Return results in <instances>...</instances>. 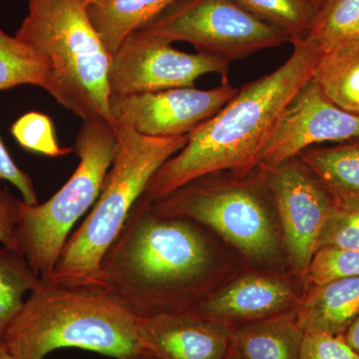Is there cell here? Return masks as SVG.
I'll list each match as a JSON object with an SVG mask.
<instances>
[{"label": "cell", "instance_id": "obj_1", "mask_svg": "<svg viewBox=\"0 0 359 359\" xmlns=\"http://www.w3.org/2000/svg\"><path fill=\"white\" fill-rule=\"evenodd\" d=\"M192 219L141 196L100 262L99 287L135 318L183 313L180 301L209 273L212 250Z\"/></svg>", "mask_w": 359, "mask_h": 359}, {"label": "cell", "instance_id": "obj_2", "mask_svg": "<svg viewBox=\"0 0 359 359\" xmlns=\"http://www.w3.org/2000/svg\"><path fill=\"white\" fill-rule=\"evenodd\" d=\"M292 45L282 66L244 85L214 117L189 135L185 147L156 172L143 197L156 201L205 175L226 170L245 174L257 166L278 117L311 79L321 55L304 39Z\"/></svg>", "mask_w": 359, "mask_h": 359}, {"label": "cell", "instance_id": "obj_3", "mask_svg": "<svg viewBox=\"0 0 359 359\" xmlns=\"http://www.w3.org/2000/svg\"><path fill=\"white\" fill-rule=\"evenodd\" d=\"M2 342L13 359H43L65 347L115 359H136L143 351L136 318L106 292L41 278Z\"/></svg>", "mask_w": 359, "mask_h": 359}, {"label": "cell", "instance_id": "obj_4", "mask_svg": "<svg viewBox=\"0 0 359 359\" xmlns=\"http://www.w3.org/2000/svg\"><path fill=\"white\" fill-rule=\"evenodd\" d=\"M115 155L100 195L81 226L70 235L51 275L45 278L59 285L100 290L104 252L156 172L185 147L190 135L160 138L122 125H115Z\"/></svg>", "mask_w": 359, "mask_h": 359}, {"label": "cell", "instance_id": "obj_5", "mask_svg": "<svg viewBox=\"0 0 359 359\" xmlns=\"http://www.w3.org/2000/svg\"><path fill=\"white\" fill-rule=\"evenodd\" d=\"M15 36L46 59L50 75L45 90L57 103L83 121L112 122L111 55L86 7L77 0H28Z\"/></svg>", "mask_w": 359, "mask_h": 359}, {"label": "cell", "instance_id": "obj_6", "mask_svg": "<svg viewBox=\"0 0 359 359\" xmlns=\"http://www.w3.org/2000/svg\"><path fill=\"white\" fill-rule=\"evenodd\" d=\"M115 125L106 120L83 121L75 149L74 173L42 204L20 201L18 250L39 278H48L78 219L95 204L116 150Z\"/></svg>", "mask_w": 359, "mask_h": 359}, {"label": "cell", "instance_id": "obj_7", "mask_svg": "<svg viewBox=\"0 0 359 359\" xmlns=\"http://www.w3.org/2000/svg\"><path fill=\"white\" fill-rule=\"evenodd\" d=\"M142 29L230 62L292 43L289 33L259 20L236 0H179Z\"/></svg>", "mask_w": 359, "mask_h": 359}, {"label": "cell", "instance_id": "obj_8", "mask_svg": "<svg viewBox=\"0 0 359 359\" xmlns=\"http://www.w3.org/2000/svg\"><path fill=\"white\" fill-rule=\"evenodd\" d=\"M152 204L162 214L209 226L250 259L275 255L276 240L269 212L256 189L247 184L217 183L203 176Z\"/></svg>", "mask_w": 359, "mask_h": 359}, {"label": "cell", "instance_id": "obj_9", "mask_svg": "<svg viewBox=\"0 0 359 359\" xmlns=\"http://www.w3.org/2000/svg\"><path fill=\"white\" fill-rule=\"evenodd\" d=\"M230 61L177 50L168 40L147 30L128 35L111 56L108 85L111 96H129L163 90L195 87L205 74L228 81Z\"/></svg>", "mask_w": 359, "mask_h": 359}, {"label": "cell", "instance_id": "obj_10", "mask_svg": "<svg viewBox=\"0 0 359 359\" xmlns=\"http://www.w3.org/2000/svg\"><path fill=\"white\" fill-rule=\"evenodd\" d=\"M229 81L200 90L183 87L137 94L110 96L113 124L122 125L150 137L189 135L214 117L238 93Z\"/></svg>", "mask_w": 359, "mask_h": 359}, {"label": "cell", "instance_id": "obj_11", "mask_svg": "<svg viewBox=\"0 0 359 359\" xmlns=\"http://www.w3.org/2000/svg\"><path fill=\"white\" fill-rule=\"evenodd\" d=\"M294 159L262 168L280 214L290 262L299 273H308L334 196L301 159Z\"/></svg>", "mask_w": 359, "mask_h": 359}, {"label": "cell", "instance_id": "obj_12", "mask_svg": "<svg viewBox=\"0 0 359 359\" xmlns=\"http://www.w3.org/2000/svg\"><path fill=\"white\" fill-rule=\"evenodd\" d=\"M356 139H359V116L335 105L311 77L278 117L257 166H278L316 144Z\"/></svg>", "mask_w": 359, "mask_h": 359}, {"label": "cell", "instance_id": "obj_13", "mask_svg": "<svg viewBox=\"0 0 359 359\" xmlns=\"http://www.w3.org/2000/svg\"><path fill=\"white\" fill-rule=\"evenodd\" d=\"M142 351L156 359H224L233 330L193 311L136 318Z\"/></svg>", "mask_w": 359, "mask_h": 359}, {"label": "cell", "instance_id": "obj_14", "mask_svg": "<svg viewBox=\"0 0 359 359\" xmlns=\"http://www.w3.org/2000/svg\"><path fill=\"white\" fill-rule=\"evenodd\" d=\"M292 297V290L282 280L247 276L203 299L190 311L221 320H259L287 309Z\"/></svg>", "mask_w": 359, "mask_h": 359}, {"label": "cell", "instance_id": "obj_15", "mask_svg": "<svg viewBox=\"0 0 359 359\" xmlns=\"http://www.w3.org/2000/svg\"><path fill=\"white\" fill-rule=\"evenodd\" d=\"M359 316V278H346L316 287L297 313L304 334L344 337Z\"/></svg>", "mask_w": 359, "mask_h": 359}, {"label": "cell", "instance_id": "obj_16", "mask_svg": "<svg viewBox=\"0 0 359 359\" xmlns=\"http://www.w3.org/2000/svg\"><path fill=\"white\" fill-rule=\"evenodd\" d=\"M304 337L297 313L280 314L233 330L231 348L242 359H299Z\"/></svg>", "mask_w": 359, "mask_h": 359}, {"label": "cell", "instance_id": "obj_17", "mask_svg": "<svg viewBox=\"0 0 359 359\" xmlns=\"http://www.w3.org/2000/svg\"><path fill=\"white\" fill-rule=\"evenodd\" d=\"M179 0H104L87 13L111 56L128 35L147 26Z\"/></svg>", "mask_w": 359, "mask_h": 359}, {"label": "cell", "instance_id": "obj_18", "mask_svg": "<svg viewBox=\"0 0 359 359\" xmlns=\"http://www.w3.org/2000/svg\"><path fill=\"white\" fill-rule=\"evenodd\" d=\"M313 79L335 105L359 116V40L321 53Z\"/></svg>", "mask_w": 359, "mask_h": 359}, {"label": "cell", "instance_id": "obj_19", "mask_svg": "<svg viewBox=\"0 0 359 359\" xmlns=\"http://www.w3.org/2000/svg\"><path fill=\"white\" fill-rule=\"evenodd\" d=\"M299 157L334 197H359V139L306 150Z\"/></svg>", "mask_w": 359, "mask_h": 359}, {"label": "cell", "instance_id": "obj_20", "mask_svg": "<svg viewBox=\"0 0 359 359\" xmlns=\"http://www.w3.org/2000/svg\"><path fill=\"white\" fill-rule=\"evenodd\" d=\"M302 39L320 53L358 41L359 0H327L318 8L311 27Z\"/></svg>", "mask_w": 359, "mask_h": 359}, {"label": "cell", "instance_id": "obj_21", "mask_svg": "<svg viewBox=\"0 0 359 359\" xmlns=\"http://www.w3.org/2000/svg\"><path fill=\"white\" fill-rule=\"evenodd\" d=\"M39 280L21 252L0 248V342Z\"/></svg>", "mask_w": 359, "mask_h": 359}, {"label": "cell", "instance_id": "obj_22", "mask_svg": "<svg viewBox=\"0 0 359 359\" xmlns=\"http://www.w3.org/2000/svg\"><path fill=\"white\" fill-rule=\"evenodd\" d=\"M50 68L43 56L0 26V90L33 85L46 89Z\"/></svg>", "mask_w": 359, "mask_h": 359}, {"label": "cell", "instance_id": "obj_23", "mask_svg": "<svg viewBox=\"0 0 359 359\" xmlns=\"http://www.w3.org/2000/svg\"><path fill=\"white\" fill-rule=\"evenodd\" d=\"M245 11L289 33L294 40L304 36L318 13L311 0H236Z\"/></svg>", "mask_w": 359, "mask_h": 359}, {"label": "cell", "instance_id": "obj_24", "mask_svg": "<svg viewBox=\"0 0 359 359\" xmlns=\"http://www.w3.org/2000/svg\"><path fill=\"white\" fill-rule=\"evenodd\" d=\"M327 247L359 249V197H334L316 250Z\"/></svg>", "mask_w": 359, "mask_h": 359}, {"label": "cell", "instance_id": "obj_25", "mask_svg": "<svg viewBox=\"0 0 359 359\" xmlns=\"http://www.w3.org/2000/svg\"><path fill=\"white\" fill-rule=\"evenodd\" d=\"M11 132L21 147L29 152L57 158L74 151L59 145L53 123L42 113H25L11 125Z\"/></svg>", "mask_w": 359, "mask_h": 359}, {"label": "cell", "instance_id": "obj_26", "mask_svg": "<svg viewBox=\"0 0 359 359\" xmlns=\"http://www.w3.org/2000/svg\"><path fill=\"white\" fill-rule=\"evenodd\" d=\"M314 285L346 278H359V249L323 248L316 250L309 271Z\"/></svg>", "mask_w": 359, "mask_h": 359}, {"label": "cell", "instance_id": "obj_27", "mask_svg": "<svg viewBox=\"0 0 359 359\" xmlns=\"http://www.w3.org/2000/svg\"><path fill=\"white\" fill-rule=\"evenodd\" d=\"M358 356L342 337L304 334L299 359H358Z\"/></svg>", "mask_w": 359, "mask_h": 359}, {"label": "cell", "instance_id": "obj_28", "mask_svg": "<svg viewBox=\"0 0 359 359\" xmlns=\"http://www.w3.org/2000/svg\"><path fill=\"white\" fill-rule=\"evenodd\" d=\"M0 181H8L9 183L13 184L20 191L22 197L21 200L25 204H39L32 177L14 163L1 139H0Z\"/></svg>", "mask_w": 359, "mask_h": 359}, {"label": "cell", "instance_id": "obj_29", "mask_svg": "<svg viewBox=\"0 0 359 359\" xmlns=\"http://www.w3.org/2000/svg\"><path fill=\"white\" fill-rule=\"evenodd\" d=\"M20 201L0 189V243L18 250V224Z\"/></svg>", "mask_w": 359, "mask_h": 359}, {"label": "cell", "instance_id": "obj_30", "mask_svg": "<svg viewBox=\"0 0 359 359\" xmlns=\"http://www.w3.org/2000/svg\"><path fill=\"white\" fill-rule=\"evenodd\" d=\"M344 339L359 355V316L344 334Z\"/></svg>", "mask_w": 359, "mask_h": 359}, {"label": "cell", "instance_id": "obj_31", "mask_svg": "<svg viewBox=\"0 0 359 359\" xmlns=\"http://www.w3.org/2000/svg\"><path fill=\"white\" fill-rule=\"evenodd\" d=\"M0 359H13L4 342H0Z\"/></svg>", "mask_w": 359, "mask_h": 359}, {"label": "cell", "instance_id": "obj_32", "mask_svg": "<svg viewBox=\"0 0 359 359\" xmlns=\"http://www.w3.org/2000/svg\"><path fill=\"white\" fill-rule=\"evenodd\" d=\"M79 4H81L82 6L85 7H88L89 6H92V4H98V2L104 1V0H77Z\"/></svg>", "mask_w": 359, "mask_h": 359}, {"label": "cell", "instance_id": "obj_33", "mask_svg": "<svg viewBox=\"0 0 359 359\" xmlns=\"http://www.w3.org/2000/svg\"><path fill=\"white\" fill-rule=\"evenodd\" d=\"M224 359H242L240 355L237 353H236L233 349H230V351H229L228 354H226V358Z\"/></svg>", "mask_w": 359, "mask_h": 359}, {"label": "cell", "instance_id": "obj_34", "mask_svg": "<svg viewBox=\"0 0 359 359\" xmlns=\"http://www.w3.org/2000/svg\"><path fill=\"white\" fill-rule=\"evenodd\" d=\"M136 359H156L154 356L151 355L150 353H145V351H142L140 355L138 356Z\"/></svg>", "mask_w": 359, "mask_h": 359}, {"label": "cell", "instance_id": "obj_35", "mask_svg": "<svg viewBox=\"0 0 359 359\" xmlns=\"http://www.w3.org/2000/svg\"><path fill=\"white\" fill-rule=\"evenodd\" d=\"M311 1L313 2V6L318 9L323 4H325L327 0H311Z\"/></svg>", "mask_w": 359, "mask_h": 359}, {"label": "cell", "instance_id": "obj_36", "mask_svg": "<svg viewBox=\"0 0 359 359\" xmlns=\"http://www.w3.org/2000/svg\"><path fill=\"white\" fill-rule=\"evenodd\" d=\"M358 359H359V356H358Z\"/></svg>", "mask_w": 359, "mask_h": 359}]
</instances>
